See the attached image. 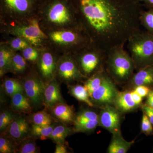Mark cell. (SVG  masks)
<instances>
[{
	"label": "cell",
	"instance_id": "ba28073f",
	"mask_svg": "<svg viewBox=\"0 0 153 153\" xmlns=\"http://www.w3.org/2000/svg\"><path fill=\"white\" fill-rule=\"evenodd\" d=\"M120 114L117 108L107 105L99 115V124L113 134L120 133Z\"/></svg>",
	"mask_w": 153,
	"mask_h": 153
},
{
	"label": "cell",
	"instance_id": "d6a6232c",
	"mask_svg": "<svg viewBox=\"0 0 153 153\" xmlns=\"http://www.w3.org/2000/svg\"><path fill=\"white\" fill-rule=\"evenodd\" d=\"M141 25L147 30L149 33L153 34V8L149 10L142 12L140 16Z\"/></svg>",
	"mask_w": 153,
	"mask_h": 153
},
{
	"label": "cell",
	"instance_id": "4dcf8cb0",
	"mask_svg": "<svg viewBox=\"0 0 153 153\" xmlns=\"http://www.w3.org/2000/svg\"><path fill=\"white\" fill-rule=\"evenodd\" d=\"M99 115L96 113L91 110H82L75 116L74 124L82 123L89 120H98Z\"/></svg>",
	"mask_w": 153,
	"mask_h": 153
},
{
	"label": "cell",
	"instance_id": "484cf974",
	"mask_svg": "<svg viewBox=\"0 0 153 153\" xmlns=\"http://www.w3.org/2000/svg\"><path fill=\"white\" fill-rule=\"evenodd\" d=\"M34 138L29 136L17 145L16 152L19 153H37L40 152Z\"/></svg>",
	"mask_w": 153,
	"mask_h": 153
},
{
	"label": "cell",
	"instance_id": "6da1fadb",
	"mask_svg": "<svg viewBox=\"0 0 153 153\" xmlns=\"http://www.w3.org/2000/svg\"><path fill=\"white\" fill-rule=\"evenodd\" d=\"M96 34L104 53L123 47L141 31L139 0H74Z\"/></svg>",
	"mask_w": 153,
	"mask_h": 153
},
{
	"label": "cell",
	"instance_id": "74e56055",
	"mask_svg": "<svg viewBox=\"0 0 153 153\" xmlns=\"http://www.w3.org/2000/svg\"><path fill=\"white\" fill-rule=\"evenodd\" d=\"M134 90L142 97L149 95L150 92V89L147 85H141L137 86L135 88Z\"/></svg>",
	"mask_w": 153,
	"mask_h": 153
},
{
	"label": "cell",
	"instance_id": "ffe728a7",
	"mask_svg": "<svg viewBox=\"0 0 153 153\" xmlns=\"http://www.w3.org/2000/svg\"><path fill=\"white\" fill-rule=\"evenodd\" d=\"M50 37L52 41L60 44H74L78 40V36L76 33L67 30L54 31L50 34Z\"/></svg>",
	"mask_w": 153,
	"mask_h": 153
},
{
	"label": "cell",
	"instance_id": "60d3db41",
	"mask_svg": "<svg viewBox=\"0 0 153 153\" xmlns=\"http://www.w3.org/2000/svg\"><path fill=\"white\" fill-rule=\"evenodd\" d=\"M131 94L132 97L133 99L137 105L140 104L142 101L143 97L138 94L134 90L131 91Z\"/></svg>",
	"mask_w": 153,
	"mask_h": 153
},
{
	"label": "cell",
	"instance_id": "f1b7e54d",
	"mask_svg": "<svg viewBox=\"0 0 153 153\" xmlns=\"http://www.w3.org/2000/svg\"><path fill=\"white\" fill-rule=\"evenodd\" d=\"M17 145L8 136L1 135L0 137V153H12L16 152Z\"/></svg>",
	"mask_w": 153,
	"mask_h": 153
},
{
	"label": "cell",
	"instance_id": "1f68e13d",
	"mask_svg": "<svg viewBox=\"0 0 153 153\" xmlns=\"http://www.w3.org/2000/svg\"><path fill=\"white\" fill-rule=\"evenodd\" d=\"M99 125V120H89L86 122L74 124V132H87L92 131Z\"/></svg>",
	"mask_w": 153,
	"mask_h": 153
},
{
	"label": "cell",
	"instance_id": "4316f807",
	"mask_svg": "<svg viewBox=\"0 0 153 153\" xmlns=\"http://www.w3.org/2000/svg\"><path fill=\"white\" fill-rule=\"evenodd\" d=\"M31 121L33 124L42 126H47L53 124L55 118L44 111H38L32 115Z\"/></svg>",
	"mask_w": 153,
	"mask_h": 153
},
{
	"label": "cell",
	"instance_id": "8fae6325",
	"mask_svg": "<svg viewBox=\"0 0 153 153\" xmlns=\"http://www.w3.org/2000/svg\"><path fill=\"white\" fill-rule=\"evenodd\" d=\"M59 103H65L60 91V86L56 78L45 84L44 105L50 108Z\"/></svg>",
	"mask_w": 153,
	"mask_h": 153
},
{
	"label": "cell",
	"instance_id": "7a4b0ae2",
	"mask_svg": "<svg viewBox=\"0 0 153 153\" xmlns=\"http://www.w3.org/2000/svg\"><path fill=\"white\" fill-rule=\"evenodd\" d=\"M128 42L136 67L141 69L153 64V34L140 31Z\"/></svg>",
	"mask_w": 153,
	"mask_h": 153
},
{
	"label": "cell",
	"instance_id": "9a60e30c",
	"mask_svg": "<svg viewBox=\"0 0 153 153\" xmlns=\"http://www.w3.org/2000/svg\"><path fill=\"white\" fill-rule=\"evenodd\" d=\"M11 98V106L14 111L25 114L32 112L33 104L25 92L16 94Z\"/></svg>",
	"mask_w": 153,
	"mask_h": 153
},
{
	"label": "cell",
	"instance_id": "603a6c76",
	"mask_svg": "<svg viewBox=\"0 0 153 153\" xmlns=\"http://www.w3.org/2000/svg\"><path fill=\"white\" fill-rule=\"evenodd\" d=\"M14 54L12 50L6 46H1L0 49V75L11 70L12 57Z\"/></svg>",
	"mask_w": 153,
	"mask_h": 153
},
{
	"label": "cell",
	"instance_id": "b9f144b4",
	"mask_svg": "<svg viewBox=\"0 0 153 153\" xmlns=\"http://www.w3.org/2000/svg\"><path fill=\"white\" fill-rule=\"evenodd\" d=\"M148 96L147 105L153 108V91H150Z\"/></svg>",
	"mask_w": 153,
	"mask_h": 153
},
{
	"label": "cell",
	"instance_id": "277c9868",
	"mask_svg": "<svg viewBox=\"0 0 153 153\" xmlns=\"http://www.w3.org/2000/svg\"><path fill=\"white\" fill-rule=\"evenodd\" d=\"M26 95L30 100L33 106L39 108L44 105L45 83L37 75H29L23 82Z\"/></svg>",
	"mask_w": 153,
	"mask_h": 153
},
{
	"label": "cell",
	"instance_id": "5bb4252c",
	"mask_svg": "<svg viewBox=\"0 0 153 153\" xmlns=\"http://www.w3.org/2000/svg\"><path fill=\"white\" fill-rule=\"evenodd\" d=\"M100 62L99 54L95 52L85 53L79 59L80 68L84 76L90 75L97 68Z\"/></svg>",
	"mask_w": 153,
	"mask_h": 153
},
{
	"label": "cell",
	"instance_id": "836d02e7",
	"mask_svg": "<svg viewBox=\"0 0 153 153\" xmlns=\"http://www.w3.org/2000/svg\"><path fill=\"white\" fill-rule=\"evenodd\" d=\"M15 116L12 113L5 111L0 114V131L2 134L7 131L9 126L15 118Z\"/></svg>",
	"mask_w": 153,
	"mask_h": 153
},
{
	"label": "cell",
	"instance_id": "30bf717a",
	"mask_svg": "<svg viewBox=\"0 0 153 153\" xmlns=\"http://www.w3.org/2000/svg\"><path fill=\"white\" fill-rule=\"evenodd\" d=\"M7 131L8 136L18 145L30 135V128L25 118L18 117L14 119Z\"/></svg>",
	"mask_w": 153,
	"mask_h": 153
},
{
	"label": "cell",
	"instance_id": "8d00e7d4",
	"mask_svg": "<svg viewBox=\"0 0 153 153\" xmlns=\"http://www.w3.org/2000/svg\"><path fill=\"white\" fill-rule=\"evenodd\" d=\"M152 125L147 115L143 113L142 120V132L146 134L149 135L152 134L153 128Z\"/></svg>",
	"mask_w": 153,
	"mask_h": 153
},
{
	"label": "cell",
	"instance_id": "e575fe53",
	"mask_svg": "<svg viewBox=\"0 0 153 153\" xmlns=\"http://www.w3.org/2000/svg\"><path fill=\"white\" fill-rule=\"evenodd\" d=\"M30 43L26 39L18 37L13 39L10 43V46L12 49L16 50H23L30 47Z\"/></svg>",
	"mask_w": 153,
	"mask_h": 153
},
{
	"label": "cell",
	"instance_id": "d590c367",
	"mask_svg": "<svg viewBox=\"0 0 153 153\" xmlns=\"http://www.w3.org/2000/svg\"><path fill=\"white\" fill-rule=\"evenodd\" d=\"M22 55L26 60L31 62H35L39 57L38 51L30 46L22 50Z\"/></svg>",
	"mask_w": 153,
	"mask_h": 153
},
{
	"label": "cell",
	"instance_id": "ab89813d",
	"mask_svg": "<svg viewBox=\"0 0 153 153\" xmlns=\"http://www.w3.org/2000/svg\"><path fill=\"white\" fill-rule=\"evenodd\" d=\"M144 113L147 115L151 123L153 125V108L147 105H144L142 106Z\"/></svg>",
	"mask_w": 153,
	"mask_h": 153
},
{
	"label": "cell",
	"instance_id": "5b68a950",
	"mask_svg": "<svg viewBox=\"0 0 153 153\" xmlns=\"http://www.w3.org/2000/svg\"><path fill=\"white\" fill-rule=\"evenodd\" d=\"M12 32L13 35L26 39L30 44L35 46H40L42 41L47 38L36 19L32 20L29 25L14 28Z\"/></svg>",
	"mask_w": 153,
	"mask_h": 153
},
{
	"label": "cell",
	"instance_id": "cb8c5ba5",
	"mask_svg": "<svg viewBox=\"0 0 153 153\" xmlns=\"http://www.w3.org/2000/svg\"><path fill=\"white\" fill-rule=\"evenodd\" d=\"M57 124H52L47 126H42L32 124L30 128V135L35 139L45 140L49 139Z\"/></svg>",
	"mask_w": 153,
	"mask_h": 153
},
{
	"label": "cell",
	"instance_id": "3957f363",
	"mask_svg": "<svg viewBox=\"0 0 153 153\" xmlns=\"http://www.w3.org/2000/svg\"><path fill=\"white\" fill-rule=\"evenodd\" d=\"M108 54V66L113 78L119 82L128 80L135 67L131 57L124 50L123 47L113 49Z\"/></svg>",
	"mask_w": 153,
	"mask_h": 153
},
{
	"label": "cell",
	"instance_id": "2e32d148",
	"mask_svg": "<svg viewBox=\"0 0 153 153\" xmlns=\"http://www.w3.org/2000/svg\"><path fill=\"white\" fill-rule=\"evenodd\" d=\"M4 8L19 13H27L33 8L37 0H1Z\"/></svg>",
	"mask_w": 153,
	"mask_h": 153
},
{
	"label": "cell",
	"instance_id": "d4e9b609",
	"mask_svg": "<svg viewBox=\"0 0 153 153\" xmlns=\"http://www.w3.org/2000/svg\"><path fill=\"white\" fill-rule=\"evenodd\" d=\"M2 87L5 93L11 97L16 94L25 92L23 83L14 78L5 79L3 82Z\"/></svg>",
	"mask_w": 153,
	"mask_h": 153
},
{
	"label": "cell",
	"instance_id": "e0dca14e",
	"mask_svg": "<svg viewBox=\"0 0 153 153\" xmlns=\"http://www.w3.org/2000/svg\"><path fill=\"white\" fill-rule=\"evenodd\" d=\"M113 102L116 107L123 112H128L135 109L137 105L134 101L131 92H117Z\"/></svg>",
	"mask_w": 153,
	"mask_h": 153
},
{
	"label": "cell",
	"instance_id": "8992f818",
	"mask_svg": "<svg viewBox=\"0 0 153 153\" xmlns=\"http://www.w3.org/2000/svg\"><path fill=\"white\" fill-rule=\"evenodd\" d=\"M48 19L57 25H64L71 21L68 0H50L47 5Z\"/></svg>",
	"mask_w": 153,
	"mask_h": 153
},
{
	"label": "cell",
	"instance_id": "7c38bea8",
	"mask_svg": "<svg viewBox=\"0 0 153 153\" xmlns=\"http://www.w3.org/2000/svg\"><path fill=\"white\" fill-rule=\"evenodd\" d=\"M38 67L45 84L55 78L57 65L51 53L45 52L42 55L39 60Z\"/></svg>",
	"mask_w": 153,
	"mask_h": 153
},
{
	"label": "cell",
	"instance_id": "f35d334b",
	"mask_svg": "<svg viewBox=\"0 0 153 153\" xmlns=\"http://www.w3.org/2000/svg\"><path fill=\"white\" fill-rule=\"evenodd\" d=\"M68 146L66 142L56 144L55 151V153H68Z\"/></svg>",
	"mask_w": 153,
	"mask_h": 153
},
{
	"label": "cell",
	"instance_id": "52a82bcc",
	"mask_svg": "<svg viewBox=\"0 0 153 153\" xmlns=\"http://www.w3.org/2000/svg\"><path fill=\"white\" fill-rule=\"evenodd\" d=\"M57 74L61 81L69 83L84 77L74 60L70 57H63L57 65Z\"/></svg>",
	"mask_w": 153,
	"mask_h": 153
},
{
	"label": "cell",
	"instance_id": "ac0fdd59",
	"mask_svg": "<svg viewBox=\"0 0 153 153\" xmlns=\"http://www.w3.org/2000/svg\"><path fill=\"white\" fill-rule=\"evenodd\" d=\"M132 84L136 87L139 85H148L153 83V64L141 68L132 78Z\"/></svg>",
	"mask_w": 153,
	"mask_h": 153
},
{
	"label": "cell",
	"instance_id": "7bdbcfd3",
	"mask_svg": "<svg viewBox=\"0 0 153 153\" xmlns=\"http://www.w3.org/2000/svg\"><path fill=\"white\" fill-rule=\"evenodd\" d=\"M140 1H142L145 5L150 9L153 8V0H139Z\"/></svg>",
	"mask_w": 153,
	"mask_h": 153
},
{
	"label": "cell",
	"instance_id": "83f0119b",
	"mask_svg": "<svg viewBox=\"0 0 153 153\" xmlns=\"http://www.w3.org/2000/svg\"><path fill=\"white\" fill-rule=\"evenodd\" d=\"M105 75L102 72L96 73L91 76L84 82V86L89 93L90 96L101 85Z\"/></svg>",
	"mask_w": 153,
	"mask_h": 153
},
{
	"label": "cell",
	"instance_id": "d6986e66",
	"mask_svg": "<svg viewBox=\"0 0 153 153\" xmlns=\"http://www.w3.org/2000/svg\"><path fill=\"white\" fill-rule=\"evenodd\" d=\"M134 143L124 139L121 133L113 134L111 142L107 150L108 153H126Z\"/></svg>",
	"mask_w": 153,
	"mask_h": 153
},
{
	"label": "cell",
	"instance_id": "7402d4cb",
	"mask_svg": "<svg viewBox=\"0 0 153 153\" xmlns=\"http://www.w3.org/2000/svg\"><path fill=\"white\" fill-rule=\"evenodd\" d=\"M73 132V129L69 127L67 125L63 123L57 125L54 128L49 139L56 144L63 143L65 142L66 138Z\"/></svg>",
	"mask_w": 153,
	"mask_h": 153
},
{
	"label": "cell",
	"instance_id": "9c48e42d",
	"mask_svg": "<svg viewBox=\"0 0 153 153\" xmlns=\"http://www.w3.org/2000/svg\"><path fill=\"white\" fill-rule=\"evenodd\" d=\"M117 92L112 81L105 76L101 85L94 91L90 98L93 103L106 104L114 101Z\"/></svg>",
	"mask_w": 153,
	"mask_h": 153
},
{
	"label": "cell",
	"instance_id": "44dd1931",
	"mask_svg": "<svg viewBox=\"0 0 153 153\" xmlns=\"http://www.w3.org/2000/svg\"><path fill=\"white\" fill-rule=\"evenodd\" d=\"M68 93L80 102L86 103L89 106L94 107V104L91 99L90 95L86 88L81 85H68Z\"/></svg>",
	"mask_w": 153,
	"mask_h": 153
},
{
	"label": "cell",
	"instance_id": "f546056e",
	"mask_svg": "<svg viewBox=\"0 0 153 153\" xmlns=\"http://www.w3.org/2000/svg\"><path fill=\"white\" fill-rule=\"evenodd\" d=\"M27 66L25 57L19 54H14L12 57L11 70L16 73H22L26 69Z\"/></svg>",
	"mask_w": 153,
	"mask_h": 153
},
{
	"label": "cell",
	"instance_id": "4fadbf2b",
	"mask_svg": "<svg viewBox=\"0 0 153 153\" xmlns=\"http://www.w3.org/2000/svg\"><path fill=\"white\" fill-rule=\"evenodd\" d=\"M49 109L52 116L62 123H74L75 115L73 108L70 105L65 103H59Z\"/></svg>",
	"mask_w": 153,
	"mask_h": 153
}]
</instances>
